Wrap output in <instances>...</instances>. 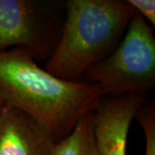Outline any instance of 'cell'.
Wrapping results in <instances>:
<instances>
[{
  "label": "cell",
  "mask_w": 155,
  "mask_h": 155,
  "mask_svg": "<svg viewBox=\"0 0 155 155\" xmlns=\"http://www.w3.org/2000/svg\"><path fill=\"white\" fill-rule=\"evenodd\" d=\"M104 97L95 84L67 81L47 72L28 50L0 51V99L31 116L54 143L71 133Z\"/></svg>",
  "instance_id": "cell-1"
},
{
  "label": "cell",
  "mask_w": 155,
  "mask_h": 155,
  "mask_svg": "<svg viewBox=\"0 0 155 155\" xmlns=\"http://www.w3.org/2000/svg\"><path fill=\"white\" fill-rule=\"evenodd\" d=\"M134 13L127 1H67L61 37L44 69L63 80L82 81L88 68L114 52Z\"/></svg>",
  "instance_id": "cell-2"
},
{
  "label": "cell",
  "mask_w": 155,
  "mask_h": 155,
  "mask_svg": "<svg viewBox=\"0 0 155 155\" xmlns=\"http://www.w3.org/2000/svg\"><path fill=\"white\" fill-rule=\"evenodd\" d=\"M85 82L97 84L104 97L146 95L155 84V39L152 26L135 11L110 55L88 68Z\"/></svg>",
  "instance_id": "cell-3"
},
{
  "label": "cell",
  "mask_w": 155,
  "mask_h": 155,
  "mask_svg": "<svg viewBox=\"0 0 155 155\" xmlns=\"http://www.w3.org/2000/svg\"><path fill=\"white\" fill-rule=\"evenodd\" d=\"M52 11L41 1L0 0V51L24 48L48 60L61 34Z\"/></svg>",
  "instance_id": "cell-4"
},
{
  "label": "cell",
  "mask_w": 155,
  "mask_h": 155,
  "mask_svg": "<svg viewBox=\"0 0 155 155\" xmlns=\"http://www.w3.org/2000/svg\"><path fill=\"white\" fill-rule=\"evenodd\" d=\"M146 95L104 97L92 110L93 130L99 155H126L130 125Z\"/></svg>",
  "instance_id": "cell-5"
},
{
  "label": "cell",
  "mask_w": 155,
  "mask_h": 155,
  "mask_svg": "<svg viewBox=\"0 0 155 155\" xmlns=\"http://www.w3.org/2000/svg\"><path fill=\"white\" fill-rule=\"evenodd\" d=\"M50 134L25 112L4 104L0 110V155H51Z\"/></svg>",
  "instance_id": "cell-6"
},
{
  "label": "cell",
  "mask_w": 155,
  "mask_h": 155,
  "mask_svg": "<svg viewBox=\"0 0 155 155\" xmlns=\"http://www.w3.org/2000/svg\"><path fill=\"white\" fill-rule=\"evenodd\" d=\"M51 155H99L93 130L92 111L82 116L67 136L54 144Z\"/></svg>",
  "instance_id": "cell-7"
},
{
  "label": "cell",
  "mask_w": 155,
  "mask_h": 155,
  "mask_svg": "<svg viewBox=\"0 0 155 155\" xmlns=\"http://www.w3.org/2000/svg\"><path fill=\"white\" fill-rule=\"evenodd\" d=\"M134 118L144 131L146 138L145 155H155V107L153 102L144 103L137 110Z\"/></svg>",
  "instance_id": "cell-8"
},
{
  "label": "cell",
  "mask_w": 155,
  "mask_h": 155,
  "mask_svg": "<svg viewBox=\"0 0 155 155\" xmlns=\"http://www.w3.org/2000/svg\"><path fill=\"white\" fill-rule=\"evenodd\" d=\"M127 3L134 10L146 18L150 24L155 25V1L154 0H127Z\"/></svg>",
  "instance_id": "cell-9"
},
{
  "label": "cell",
  "mask_w": 155,
  "mask_h": 155,
  "mask_svg": "<svg viewBox=\"0 0 155 155\" xmlns=\"http://www.w3.org/2000/svg\"><path fill=\"white\" fill-rule=\"evenodd\" d=\"M4 104H4V102L0 99V110H1V109H2V107L4 106Z\"/></svg>",
  "instance_id": "cell-10"
}]
</instances>
